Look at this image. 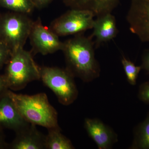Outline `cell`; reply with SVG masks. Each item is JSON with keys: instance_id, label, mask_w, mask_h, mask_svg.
<instances>
[{"instance_id": "6da1fadb", "label": "cell", "mask_w": 149, "mask_h": 149, "mask_svg": "<svg viewBox=\"0 0 149 149\" xmlns=\"http://www.w3.org/2000/svg\"><path fill=\"white\" fill-rule=\"evenodd\" d=\"M91 36L83 33L64 42L62 52L66 62V68L74 77L90 82L100 76V67L95 57V42Z\"/></svg>"}, {"instance_id": "7a4b0ae2", "label": "cell", "mask_w": 149, "mask_h": 149, "mask_svg": "<svg viewBox=\"0 0 149 149\" xmlns=\"http://www.w3.org/2000/svg\"><path fill=\"white\" fill-rule=\"evenodd\" d=\"M8 93L20 114L29 123L47 129L59 127L57 112L45 93L29 95L17 94L9 89Z\"/></svg>"}, {"instance_id": "3957f363", "label": "cell", "mask_w": 149, "mask_h": 149, "mask_svg": "<svg viewBox=\"0 0 149 149\" xmlns=\"http://www.w3.org/2000/svg\"><path fill=\"white\" fill-rule=\"evenodd\" d=\"M8 89L16 91L23 89L32 81L40 80V67L30 51L21 48L12 53L3 74Z\"/></svg>"}, {"instance_id": "277c9868", "label": "cell", "mask_w": 149, "mask_h": 149, "mask_svg": "<svg viewBox=\"0 0 149 149\" xmlns=\"http://www.w3.org/2000/svg\"><path fill=\"white\" fill-rule=\"evenodd\" d=\"M33 22L27 14L13 11L0 13V40L12 52L24 48Z\"/></svg>"}, {"instance_id": "5b68a950", "label": "cell", "mask_w": 149, "mask_h": 149, "mask_svg": "<svg viewBox=\"0 0 149 149\" xmlns=\"http://www.w3.org/2000/svg\"><path fill=\"white\" fill-rule=\"evenodd\" d=\"M40 80L54 93L62 104L69 105L77 99L78 92L74 77L66 68L43 66L40 67Z\"/></svg>"}, {"instance_id": "8992f818", "label": "cell", "mask_w": 149, "mask_h": 149, "mask_svg": "<svg viewBox=\"0 0 149 149\" xmlns=\"http://www.w3.org/2000/svg\"><path fill=\"white\" fill-rule=\"evenodd\" d=\"M95 17L90 11L70 9L52 21L49 28L59 37L77 35L93 29Z\"/></svg>"}, {"instance_id": "52a82bcc", "label": "cell", "mask_w": 149, "mask_h": 149, "mask_svg": "<svg viewBox=\"0 0 149 149\" xmlns=\"http://www.w3.org/2000/svg\"><path fill=\"white\" fill-rule=\"evenodd\" d=\"M59 37L49 27L44 26L38 17L33 22L29 37L32 55L38 54L47 55L62 51L64 42L61 41Z\"/></svg>"}, {"instance_id": "ba28073f", "label": "cell", "mask_w": 149, "mask_h": 149, "mask_svg": "<svg viewBox=\"0 0 149 149\" xmlns=\"http://www.w3.org/2000/svg\"><path fill=\"white\" fill-rule=\"evenodd\" d=\"M126 20L130 32L143 42H149V0H131Z\"/></svg>"}, {"instance_id": "9c48e42d", "label": "cell", "mask_w": 149, "mask_h": 149, "mask_svg": "<svg viewBox=\"0 0 149 149\" xmlns=\"http://www.w3.org/2000/svg\"><path fill=\"white\" fill-rule=\"evenodd\" d=\"M8 91L0 95V128L12 130L16 133L29 123L20 114Z\"/></svg>"}, {"instance_id": "30bf717a", "label": "cell", "mask_w": 149, "mask_h": 149, "mask_svg": "<svg viewBox=\"0 0 149 149\" xmlns=\"http://www.w3.org/2000/svg\"><path fill=\"white\" fill-rule=\"evenodd\" d=\"M84 125L89 137L99 149H110L118 141L116 133L99 119L85 118Z\"/></svg>"}, {"instance_id": "8fae6325", "label": "cell", "mask_w": 149, "mask_h": 149, "mask_svg": "<svg viewBox=\"0 0 149 149\" xmlns=\"http://www.w3.org/2000/svg\"><path fill=\"white\" fill-rule=\"evenodd\" d=\"M15 138L9 143V149H45V136L30 124L17 132Z\"/></svg>"}, {"instance_id": "7c38bea8", "label": "cell", "mask_w": 149, "mask_h": 149, "mask_svg": "<svg viewBox=\"0 0 149 149\" xmlns=\"http://www.w3.org/2000/svg\"><path fill=\"white\" fill-rule=\"evenodd\" d=\"M93 23V32L91 37H95V47L113 40L118 34L116 19L111 13L96 17Z\"/></svg>"}, {"instance_id": "4fadbf2b", "label": "cell", "mask_w": 149, "mask_h": 149, "mask_svg": "<svg viewBox=\"0 0 149 149\" xmlns=\"http://www.w3.org/2000/svg\"><path fill=\"white\" fill-rule=\"evenodd\" d=\"M70 9L85 10L92 12L95 17L111 13L120 0H62Z\"/></svg>"}, {"instance_id": "5bb4252c", "label": "cell", "mask_w": 149, "mask_h": 149, "mask_svg": "<svg viewBox=\"0 0 149 149\" xmlns=\"http://www.w3.org/2000/svg\"><path fill=\"white\" fill-rule=\"evenodd\" d=\"M45 136V149H73L71 141L61 133L60 127L48 129Z\"/></svg>"}, {"instance_id": "9a60e30c", "label": "cell", "mask_w": 149, "mask_h": 149, "mask_svg": "<svg viewBox=\"0 0 149 149\" xmlns=\"http://www.w3.org/2000/svg\"><path fill=\"white\" fill-rule=\"evenodd\" d=\"M130 148L149 149V111L143 121L136 126Z\"/></svg>"}, {"instance_id": "2e32d148", "label": "cell", "mask_w": 149, "mask_h": 149, "mask_svg": "<svg viewBox=\"0 0 149 149\" xmlns=\"http://www.w3.org/2000/svg\"><path fill=\"white\" fill-rule=\"evenodd\" d=\"M0 6L11 11L28 15L35 8L29 0H0Z\"/></svg>"}, {"instance_id": "e0dca14e", "label": "cell", "mask_w": 149, "mask_h": 149, "mask_svg": "<svg viewBox=\"0 0 149 149\" xmlns=\"http://www.w3.org/2000/svg\"><path fill=\"white\" fill-rule=\"evenodd\" d=\"M121 63L128 83L132 85H136L139 73L142 70L141 65H136L123 56L121 58Z\"/></svg>"}, {"instance_id": "ac0fdd59", "label": "cell", "mask_w": 149, "mask_h": 149, "mask_svg": "<svg viewBox=\"0 0 149 149\" xmlns=\"http://www.w3.org/2000/svg\"><path fill=\"white\" fill-rule=\"evenodd\" d=\"M12 53L10 48L0 40V70L8 62Z\"/></svg>"}, {"instance_id": "d6986e66", "label": "cell", "mask_w": 149, "mask_h": 149, "mask_svg": "<svg viewBox=\"0 0 149 149\" xmlns=\"http://www.w3.org/2000/svg\"><path fill=\"white\" fill-rule=\"evenodd\" d=\"M138 96L141 101L149 105V80L140 85Z\"/></svg>"}, {"instance_id": "ffe728a7", "label": "cell", "mask_w": 149, "mask_h": 149, "mask_svg": "<svg viewBox=\"0 0 149 149\" xmlns=\"http://www.w3.org/2000/svg\"><path fill=\"white\" fill-rule=\"evenodd\" d=\"M142 70H144L149 74V49L144 51L142 57Z\"/></svg>"}, {"instance_id": "44dd1931", "label": "cell", "mask_w": 149, "mask_h": 149, "mask_svg": "<svg viewBox=\"0 0 149 149\" xmlns=\"http://www.w3.org/2000/svg\"><path fill=\"white\" fill-rule=\"evenodd\" d=\"M35 8L41 9L47 6L53 0H29Z\"/></svg>"}, {"instance_id": "7402d4cb", "label": "cell", "mask_w": 149, "mask_h": 149, "mask_svg": "<svg viewBox=\"0 0 149 149\" xmlns=\"http://www.w3.org/2000/svg\"><path fill=\"white\" fill-rule=\"evenodd\" d=\"M8 90L4 74H0V95Z\"/></svg>"}, {"instance_id": "603a6c76", "label": "cell", "mask_w": 149, "mask_h": 149, "mask_svg": "<svg viewBox=\"0 0 149 149\" xmlns=\"http://www.w3.org/2000/svg\"><path fill=\"white\" fill-rule=\"evenodd\" d=\"M8 145L6 141L3 130L0 128V149H8Z\"/></svg>"}]
</instances>
